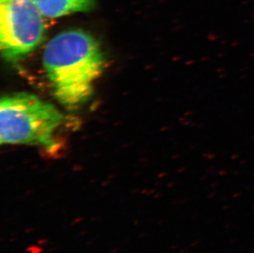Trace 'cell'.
<instances>
[{
	"label": "cell",
	"mask_w": 254,
	"mask_h": 253,
	"mask_svg": "<svg viewBox=\"0 0 254 253\" xmlns=\"http://www.w3.org/2000/svg\"><path fill=\"white\" fill-rule=\"evenodd\" d=\"M106 58L98 41L82 30L55 36L43 53V66L54 96L68 109L84 105L103 73Z\"/></svg>",
	"instance_id": "6da1fadb"
},
{
	"label": "cell",
	"mask_w": 254,
	"mask_h": 253,
	"mask_svg": "<svg viewBox=\"0 0 254 253\" xmlns=\"http://www.w3.org/2000/svg\"><path fill=\"white\" fill-rule=\"evenodd\" d=\"M64 121L50 103L28 93L7 95L0 102V143L56 146L54 132Z\"/></svg>",
	"instance_id": "7a4b0ae2"
},
{
	"label": "cell",
	"mask_w": 254,
	"mask_h": 253,
	"mask_svg": "<svg viewBox=\"0 0 254 253\" xmlns=\"http://www.w3.org/2000/svg\"><path fill=\"white\" fill-rule=\"evenodd\" d=\"M44 17L35 0L1 2L0 49L5 60L18 62L42 42Z\"/></svg>",
	"instance_id": "3957f363"
},
{
	"label": "cell",
	"mask_w": 254,
	"mask_h": 253,
	"mask_svg": "<svg viewBox=\"0 0 254 253\" xmlns=\"http://www.w3.org/2000/svg\"><path fill=\"white\" fill-rule=\"evenodd\" d=\"M42 14L56 18L75 12H87L93 7L96 0H35Z\"/></svg>",
	"instance_id": "277c9868"
},
{
	"label": "cell",
	"mask_w": 254,
	"mask_h": 253,
	"mask_svg": "<svg viewBox=\"0 0 254 253\" xmlns=\"http://www.w3.org/2000/svg\"><path fill=\"white\" fill-rule=\"evenodd\" d=\"M0 1H1V2H3V1H5V0H0Z\"/></svg>",
	"instance_id": "5b68a950"
}]
</instances>
